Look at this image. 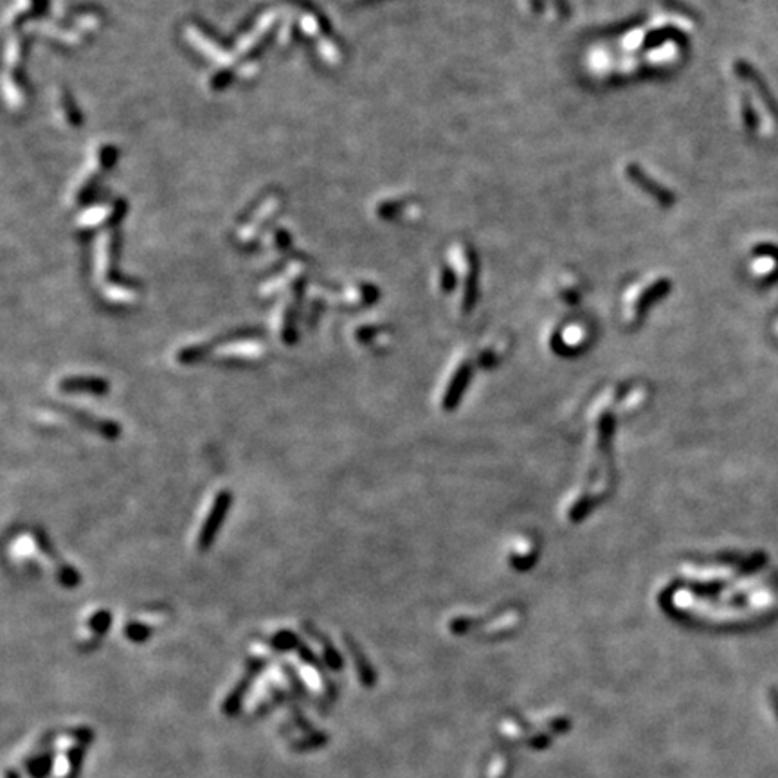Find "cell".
I'll list each match as a JSON object with an SVG mask.
<instances>
[{
    "instance_id": "7",
    "label": "cell",
    "mask_w": 778,
    "mask_h": 778,
    "mask_svg": "<svg viewBox=\"0 0 778 778\" xmlns=\"http://www.w3.org/2000/svg\"><path fill=\"white\" fill-rule=\"evenodd\" d=\"M252 674H254V672H249L247 676H243L242 681L238 683L236 687H234V690L229 694L228 699L223 701V712H226L228 716H234V714L240 710V705H242L243 696H245L247 690H249V685H251Z\"/></svg>"
},
{
    "instance_id": "3",
    "label": "cell",
    "mask_w": 778,
    "mask_h": 778,
    "mask_svg": "<svg viewBox=\"0 0 778 778\" xmlns=\"http://www.w3.org/2000/svg\"><path fill=\"white\" fill-rule=\"evenodd\" d=\"M60 391L74 393V395H94L103 397L110 389L108 380L101 377H65L58 384Z\"/></svg>"
},
{
    "instance_id": "6",
    "label": "cell",
    "mask_w": 778,
    "mask_h": 778,
    "mask_svg": "<svg viewBox=\"0 0 778 778\" xmlns=\"http://www.w3.org/2000/svg\"><path fill=\"white\" fill-rule=\"evenodd\" d=\"M344 643L348 645L350 654L353 656V661H355V667H357L358 676H361L363 683L366 685V687H372L373 683H375V674H373L372 667L367 665V659L364 657V654L358 651L357 645L352 642V638H350V636H344Z\"/></svg>"
},
{
    "instance_id": "4",
    "label": "cell",
    "mask_w": 778,
    "mask_h": 778,
    "mask_svg": "<svg viewBox=\"0 0 778 778\" xmlns=\"http://www.w3.org/2000/svg\"><path fill=\"white\" fill-rule=\"evenodd\" d=\"M625 173H627V177L633 180V182H636L638 186H642V189L645 191V193H648L654 200H657V204H661V206H672V200H674V197L668 193L667 189H663L659 184L654 182L653 179H647V175L643 173L638 166L629 165L627 169H625Z\"/></svg>"
},
{
    "instance_id": "8",
    "label": "cell",
    "mask_w": 778,
    "mask_h": 778,
    "mask_svg": "<svg viewBox=\"0 0 778 778\" xmlns=\"http://www.w3.org/2000/svg\"><path fill=\"white\" fill-rule=\"evenodd\" d=\"M271 645L274 648H278V651H290V648L300 647L301 642L297 640V636H295L294 633H290V631H281V633L272 636Z\"/></svg>"
},
{
    "instance_id": "9",
    "label": "cell",
    "mask_w": 778,
    "mask_h": 778,
    "mask_svg": "<svg viewBox=\"0 0 778 778\" xmlns=\"http://www.w3.org/2000/svg\"><path fill=\"white\" fill-rule=\"evenodd\" d=\"M110 622L112 616L108 611H97L88 620V629H90L92 633H96V636H103L108 631V627H110Z\"/></svg>"
},
{
    "instance_id": "1",
    "label": "cell",
    "mask_w": 778,
    "mask_h": 778,
    "mask_svg": "<svg viewBox=\"0 0 778 778\" xmlns=\"http://www.w3.org/2000/svg\"><path fill=\"white\" fill-rule=\"evenodd\" d=\"M231 505H232V494L229 492V490H222V492L217 494V498H215L213 501V507L209 510L206 522H204L202 528H200L199 539H197V548H199V551H208L209 548H211V544H213L215 539H217L218 532H220V528H222L223 521H226V515H228V512L231 510Z\"/></svg>"
},
{
    "instance_id": "5",
    "label": "cell",
    "mask_w": 778,
    "mask_h": 778,
    "mask_svg": "<svg viewBox=\"0 0 778 778\" xmlns=\"http://www.w3.org/2000/svg\"><path fill=\"white\" fill-rule=\"evenodd\" d=\"M305 629L308 631V634L312 638H315L321 645H323V657L324 661H326V665L334 668V670H341V668H343V657H341V654L335 651V647L330 643V640L326 638L323 633H319L317 629L312 627L310 624H305Z\"/></svg>"
},
{
    "instance_id": "2",
    "label": "cell",
    "mask_w": 778,
    "mask_h": 778,
    "mask_svg": "<svg viewBox=\"0 0 778 778\" xmlns=\"http://www.w3.org/2000/svg\"><path fill=\"white\" fill-rule=\"evenodd\" d=\"M49 407H51V409H54L56 413H60V415L67 416L69 420L76 422V424H80L82 427H88V429L96 430L97 435L105 436V438H108V440H116L117 436H119V433H121V427H119V424H116V422L101 420V418H96V416L88 415V413L77 411V409H74V407H69V406L49 404Z\"/></svg>"
},
{
    "instance_id": "10",
    "label": "cell",
    "mask_w": 778,
    "mask_h": 778,
    "mask_svg": "<svg viewBox=\"0 0 778 778\" xmlns=\"http://www.w3.org/2000/svg\"><path fill=\"white\" fill-rule=\"evenodd\" d=\"M150 634H151V627H148V625L145 624H139V622H130V624L125 627L126 638L136 643L146 642V640L150 638Z\"/></svg>"
}]
</instances>
